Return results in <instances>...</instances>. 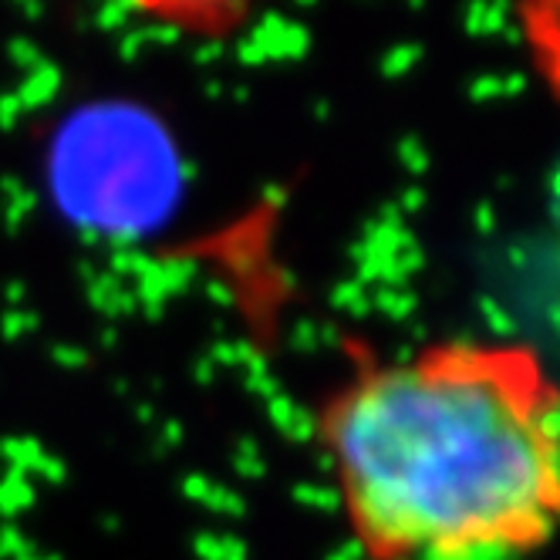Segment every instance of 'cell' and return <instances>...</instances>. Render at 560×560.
Returning a JSON list of instances; mask_svg holds the SVG:
<instances>
[{"label":"cell","instance_id":"cell-1","mask_svg":"<svg viewBox=\"0 0 560 560\" xmlns=\"http://www.w3.org/2000/svg\"><path fill=\"white\" fill-rule=\"evenodd\" d=\"M322 443L369 560H537L560 534V385L524 345L365 365Z\"/></svg>","mask_w":560,"mask_h":560}]
</instances>
